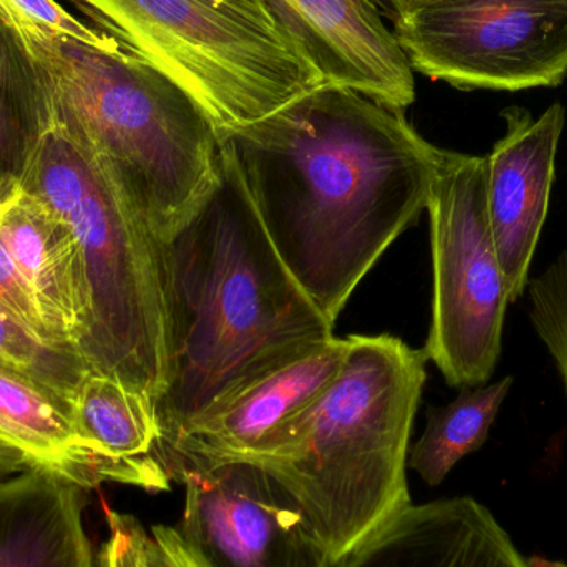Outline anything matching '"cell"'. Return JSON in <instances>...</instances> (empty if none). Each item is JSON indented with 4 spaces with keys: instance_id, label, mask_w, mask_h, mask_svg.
Returning <instances> with one entry per match:
<instances>
[{
    "instance_id": "5b68a950",
    "label": "cell",
    "mask_w": 567,
    "mask_h": 567,
    "mask_svg": "<svg viewBox=\"0 0 567 567\" xmlns=\"http://www.w3.org/2000/svg\"><path fill=\"white\" fill-rule=\"evenodd\" d=\"M75 236L85 319L75 350L92 372L162 395L168 382V323L159 238L143 221L109 166L53 120L20 185Z\"/></svg>"
},
{
    "instance_id": "484cf974",
    "label": "cell",
    "mask_w": 567,
    "mask_h": 567,
    "mask_svg": "<svg viewBox=\"0 0 567 567\" xmlns=\"http://www.w3.org/2000/svg\"><path fill=\"white\" fill-rule=\"evenodd\" d=\"M30 468H35V466L30 465L29 460L22 453L17 452L7 443L0 442V483Z\"/></svg>"
},
{
    "instance_id": "52a82bcc",
    "label": "cell",
    "mask_w": 567,
    "mask_h": 567,
    "mask_svg": "<svg viewBox=\"0 0 567 567\" xmlns=\"http://www.w3.org/2000/svg\"><path fill=\"white\" fill-rule=\"evenodd\" d=\"M426 212L433 302L423 352L449 385L482 386L498 367L509 303L489 228L486 156L445 150Z\"/></svg>"
},
{
    "instance_id": "9c48e42d",
    "label": "cell",
    "mask_w": 567,
    "mask_h": 567,
    "mask_svg": "<svg viewBox=\"0 0 567 567\" xmlns=\"http://www.w3.org/2000/svg\"><path fill=\"white\" fill-rule=\"evenodd\" d=\"M175 526L206 567H332L290 493L262 466L226 462L183 473Z\"/></svg>"
},
{
    "instance_id": "d6986e66",
    "label": "cell",
    "mask_w": 567,
    "mask_h": 567,
    "mask_svg": "<svg viewBox=\"0 0 567 567\" xmlns=\"http://www.w3.org/2000/svg\"><path fill=\"white\" fill-rule=\"evenodd\" d=\"M513 382L505 377L492 385L462 389L449 405L429 409L425 432L410 450L406 466L426 485L439 486L456 463L485 445Z\"/></svg>"
},
{
    "instance_id": "8992f818",
    "label": "cell",
    "mask_w": 567,
    "mask_h": 567,
    "mask_svg": "<svg viewBox=\"0 0 567 567\" xmlns=\"http://www.w3.org/2000/svg\"><path fill=\"white\" fill-rule=\"evenodd\" d=\"M183 86L219 135L322 85L272 17L226 0H70Z\"/></svg>"
},
{
    "instance_id": "30bf717a",
    "label": "cell",
    "mask_w": 567,
    "mask_h": 567,
    "mask_svg": "<svg viewBox=\"0 0 567 567\" xmlns=\"http://www.w3.org/2000/svg\"><path fill=\"white\" fill-rule=\"evenodd\" d=\"M347 346L349 339L336 336L317 343L186 426L165 456L169 480L178 483L193 468L258 458L279 430L336 379Z\"/></svg>"
},
{
    "instance_id": "2e32d148",
    "label": "cell",
    "mask_w": 567,
    "mask_h": 567,
    "mask_svg": "<svg viewBox=\"0 0 567 567\" xmlns=\"http://www.w3.org/2000/svg\"><path fill=\"white\" fill-rule=\"evenodd\" d=\"M0 239L29 282L53 336L75 349L85 319V289L70 226L20 189L0 213Z\"/></svg>"
},
{
    "instance_id": "7c38bea8",
    "label": "cell",
    "mask_w": 567,
    "mask_h": 567,
    "mask_svg": "<svg viewBox=\"0 0 567 567\" xmlns=\"http://www.w3.org/2000/svg\"><path fill=\"white\" fill-rule=\"evenodd\" d=\"M502 115L506 133L486 155V202L512 303L525 296L548 216L566 110L553 103L539 118H533L526 110L512 106Z\"/></svg>"
},
{
    "instance_id": "cb8c5ba5",
    "label": "cell",
    "mask_w": 567,
    "mask_h": 567,
    "mask_svg": "<svg viewBox=\"0 0 567 567\" xmlns=\"http://www.w3.org/2000/svg\"><path fill=\"white\" fill-rule=\"evenodd\" d=\"M109 539L100 549L102 567H140L142 565V545L146 532L138 519L130 515L106 508Z\"/></svg>"
},
{
    "instance_id": "9a60e30c",
    "label": "cell",
    "mask_w": 567,
    "mask_h": 567,
    "mask_svg": "<svg viewBox=\"0 0 567 567\" xmlns=\"http://www.w3.org/2000/svg\"><path fill=\"white\" fill-rule=\"evenodd\" d=\"M83 492L45 468L0 483V567H102L83 522Z\"/></svg>"
},
{
    "instance_id": "4316f807",
    "label": "cell",
    "mask_w": 567,
    "mask_h": 567,
    "mask_svg": "<svg viewBox=\"0 0 567 567\" xmlns=\"http://www.w3.org/2000/svg\"><path fill=\"white\" fill-rule=\"evenodd\" d=\"M380 12L389 16L393 22L409 16L413 10L422 9V7L430 6V3L439 2V0H372Z\"/></svg>"
},
{
    "instance_id": "e0dca14e",
    "label": "cell",
    "mask_w": 567,
    "mask_h": 567,
    "mask_svg": "<svg viewBox=\"0 0 567 567\" xmlns=\"http://www.w3.org/2000/svg\"><path fill=\"white\" fill-rule=\"evenodd\" d=\"M0 442L80 488H96L72 405L35 380L0 365Z\"/></svg>"
},
{
    "instance_id": "7a4b0ae2",
    "label": "cell",
    "mask_w": 567,
    "mask_h": 567,
    "mask_svg": "<svg viewBox=\"0 0 567 567\" xmlns=\"http://www.w3.org/2000/svg\"><path fill=\"white\" fill-rule=\"evenodd\" d=\"M168 382L155 400L159 455L186 426L333 336L266 235L223 145L212 188L159 239Z\"/></svg>"
},
{
    "instance_id": "603a6c76",
    "label": "cell",
    "mask_w": 567,
    "mask_h": 567,
    "mask_svg": "<svg viewBox=\"0 0 567 567\" xmlns=\"http://www.w3.org/2000/svg\"><path fill=\"white\" fill-rule=\"evenodd\" d=\"M0 306L16 313L27 326L32 327L42 336L56 340V342H62L50 330L49 322H47L45 316H43L29 282L25 281L22 272L17 268L12 256L9 255L6 246H3L2 239H0Z\"/></svg>"
},
{
    "instance_id": "8fae6325",
    "label": "cell",
    "mask_w": 567,
    "mask_h": 567,
    "mask_svg": "<svg viewBox=\"0 0 567 567\" xmlns=\"http://www.w3.org/2000/svg\"><path fill=\"white\" fill-rule=\"evenodd\" d=\"M323 83L396 110L415 102V76L372 0H265Z\"/></svg>"
},
{
    "instance_id": "3957f363",
    "label": "cell",
    "mask_w": 567,
    "mask_h": 567,
    "mask_svg": "<svg viewBox=\"0 0 567 567\" xmlns=\"http://www.w3.org/2000/svg\"><path fill=\"white\" fill-rule=\"evenodd\" d=\"M347 339L336 379L249 462L296 499L332 567L412 503L406 460L429 362L396 337Z\"/></svg>"
},
{
    "instance_id": "f546056e",
    "label": "cell",
    "mask_w": 567,
    "mask_h": 567,
    "mask_svg": "<svg viewBox=\"0 0 567 567\" xmlns=\"http://www.w3.org/2000/svg\"><path fill=\"white\" fill-rule=\"evenodd\" d=\"M533 567H567L565 561H551V559L545 558H532L529 559Z\"/></svg>"
},
{
    "instance_id": "6da1fadb",
    "label": "cell",
    "mask_w": 567,
    "mask_h": 567,
    "mask_svg": "<svg viewBox=\"0 0 567 567\" xmlns=\"http://www.w3.org/2000/svg\"><path fill=\"white\" fill-rule=\"evenodd\" d=\"M221 142L279 258L333 326L426 209L445 152L403 110L330 83Z\"/></svg>"
},
{
    "instance_id": "5bb4252c",
    "label": "cell",
    "mask_w": 567,
    "mask_h": 567,
    "mask_svg": "<svg viewBox=\"0 0 567 567\" xmlns=\"http://www.w3.org/2000/svg\"><path fill=\"white\" fill-rule=\"evenodd\" d=\"M73 423L102 483L168 492L172 480L159 455V430L152 396L113 377L90 372L72 400Z\"/></svg>"
},
{
    "instance_id": "277c9868",
    "label": "cell",
    "mask_w": 567,
    "mask_h": 567,
    "mask_svg": "<svg viewBox=\"0 0 567 567\" xmlns=\"http://www.w3.org/2000/svg\"><path fill=\"white\" fill-rule=\"evenodd\" d=\"M0 17L42 73L53 120L103 159L156 238L172 235L221 163V135L205 110L123 43L96 49Z\"/></svg>"
},
{
    "instance_id": "4fadbf2b",
    "label": "cell",
    "mask_w": 567,
    "mask_h": 567,
    "mask_svg": "<svg viewBox=\"0 0 567 567\" xmlns=\"http://www.w3.org/2000/svg\"><path fill=\"white\" fill-rule=\"evenodd\" d=\"M333 567H533L488 508L436 499L390 516Z\"/></svg>"
},
{
    "instance_id": "ac0fdd59",
    "label": "cell",
    "mask_w": 567,
    "mask_h": 567,
    "mask_svg": "<svg viewBox=\"0 0 567 567\" xmlns=\"http://www.w3.org/2000/svg\"><path fill=\"white\" fill-rule=\"evenodd\" d=\"M52 122L45 80L0 17V213L19 195L27 166Z\"/></svg>"
},
{
    "instance_id": "d4e9b609",
    "label": "cell",
    "mask_w": 567,
    "mask_h": 567,
    "mask_svg": "<svg viewBox=\"0 0 567 567\" xmlns=\"http://www.w3.org/2000/svg\"><path fill=\"white\" fill-rule=\"evenodd\" d=\"M150 535L158 543L173 567H206L182 542L175 526H153Z\"/></svg>"
},
{
    "instance_id": "ba28073f",
    "label": "cell",
    "mask_w": 567,
    "mask_h": 567,
    "mask_svg": "<svg viewBox=\"0 0 567 567\" xmlns=\"http://www.w3.org/2000/svg\"><path fill=\"white\" fill-rule=\"evenodd\" d=\"M393 23L412 69L456 89L519 92L567 75V0H439Z\"/></svg>"
},
{
    "instance_id": "44dd1931",
    "label": "cell",
    "mask_w": 567,
    "mask_h": 567,
    "mask_svg": "<svg viewBox=\"0 0 567 567\" xmlns=\"http://www.w3.org/2000/svg\"><path fill=\"white\" fill-rule=\"evenodd\" d=\"M529 320L555 362L567 399V248L543 275L529 279Z\"/></svg>"
},
{
    "instance_id": "f1b7e54d",
    "label": "cell",
    "mask_w": 567,
    "mask_h": 567,
    "mask_svg": "<svg viewBox=\"0 0 567 567\" xmlns=\"http://www.w3.org/2000/svg\"><path fill=\"white\" fill-rule=\"evenodd\" d=\"M226 2L236 3V6L246 7V9L252 10V12L272 17L265 0H226ZM272 19H275V17H272Z\"/></svg>"
},
{
    "instance_id": "ffe728a7",
    "label": "cell",
    "mask_w": 567,
    "mask_h": 567,
    "mask_svg": "<svg viewBox=\"0 0 567 567\" xmlns=\"http://www.w3.org/2000/svg\"><path fill=\"white\" fill-rule=\"evenodd\" d=\"M0 365L52 390L72 405L80 383L92 370L69 343L56 342L0 306Z\"/></svg>"
},
{
    "instance_id": "83f0119b",
    "label": "cell",
    "mask_w": 567,
    "mask_h": 567,
    "mask_svg": "<svg viewBox=\"0 0 567 567\" xmlns=\"http://www.w3.org/2000/svg\"><path fill=\"white\" fill-rule=\"evenodd\" d=\"M140 567H173L158 543L152 538L148 532L143 538L142 565Z\"/></svg>"
},
{
    "instance_id": "7402d4cb",
    "label": "cell",
    "mask_w": 567,
    "mask_h": 567,
    "mask_svg": "<svg viewBox=\"0 0 567 567\" xmlns=\"http://www.w3.org/2000/svg\"><path fill=\"white\" fill-rule=\"evenodd\" d=\"M0 10L19 17L27 22L42 27L53 35L76 40L96 49H110L118 40L100 32L95 27L80 22L72 13L66 12L56 0H0Z\"/></svg>"
}]
</instances>
